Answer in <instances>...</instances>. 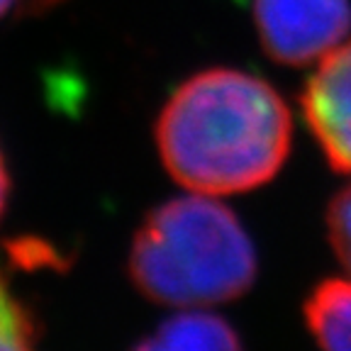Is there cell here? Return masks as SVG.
<instances>
[{"mask_svg":"<svg viewBox=\"0 0 351 351\" xmlns=\"http://www.w3.org/2000/svg\"><path fill=\"white\" fill-rule=\"evenodd\" d=\"M329 247L335 252L337 261L351 276V183L335 193L324 213Z\"/></svg>","mask_w":351,"mask_h":351,"instance_id":"8","label":"cell"},{"mask_svg":"<svg viewBox=\"0 0 351 351\" xmlns=\"http://www.w3.org/2000/svg\"><path fill=\"white\" fill-rule=\"evenodd\" d=\"M56 3H61V0H22L25 12H29V15H37V12L49 10V8L56 5Z\"/></svg>","mask_w":351,"mask_h":351,"instance_id":"10","label":"cell"},{"mask_svg":"<svg viewBox=\"0 0 351 351\" xmlns=\"http://www.w3.org/2000/svg\"><path fill=\"white\" fill-rule=\"evenodd\" d=\"M127 276L156 305L197 310L247 295L256 283L258 254L227 205L193 193L144 215L130 241Z\"/></svg>","mask_w":351,"mask_h":351,"instance_id":"2","label":"cell"},{"mask_svg":"<svg viewBox=\"0 0 351 351\" xmlns=\"http://www.w3.org/2000/svg\"><path fill=\"white\" fill-rule=\"evenodd\" d=\"M15 3H17V0H0V17L5 15V12L10 10V8L15 5Z\"/></svg>","mask_w":351,"mask_h":351,"instance_id":"11","label":"cell"},{"mask_svg":"<svg viewBox=\"0 0 351 351\" xmlns=\"http://www.w3.org/2000/svg\"><path fill=\"white\" fill-rule=\"evenodd\" d=\"M300 110L327 164L351 176V39L319 59L302 88Z\"/></svg>","mask_w":351,"mask_h":351,"instance_id":"4","label":"cell"},{"mask_svg":"<svg viewBox=\"0 0 351 351\" xmlns=\"http://www.w3.org/2000/svg\"><path fill=\"white\" fill-rule=\"evenodd\" d=\"M261 49L283 66L324 59L351 29V0H254Z\"/></svg>","mask_w":351,"mask_h":351,"instance_id":"3","label":"cell"},{"mask_svg":"<svg viewBox=\"0 0 351 351\" xmlns=\"http://www.w3.org/2000/svg\"><path fill=\"white\" fill-rule=\"evenodd\" d=\"M8 200H10V169H8L5 154H3V147H0V217L5 213Z\"/></svg>","mask_w":351,"mask_h":351,"instance_id":"9","label":"cell"},{"mask_svg":"<svg viewBox=\"0 0 351 351\" xmlns=\"http://www.w3.org/2000/svg\"><path fill=\"white\" fill-rule=\"evenodd\" d=\"M302 317L319 351H351V280L327 278L315 285Z\"/></svg>","mask_w":351,"mask_h":351,"instance_id":"6","label":"cell"},{"mask_svg":"<svg viewBox=\"0 0 351 351\" xmlns=\"http://www.w3.org/2000/svg\"><path fill=\"white\" fill-rule=\"evenodd\" d=\"M154 142L176 183L203 195H237L280 173L293 147V112L261 76L215 66L169 95Z\"/></svg>","mask_w":351,"mask_h":351,"instance_id":"1","label":"cell"},{"mask_svg":"<svg viewBox=\"0 0 351 351\" xmlns=\"http://www.w3.org/2000/svg\"><path fill=\"white\" fill-rule=\"evenodd\" d=\"M39 327L32 310L0 276V351H37Z\"/></svg>","mask_w":351,"mask_h":351,"instance_id":"7","label":"cell"},{"mask_svg":"<svg viewBox=\"0 0 351 351\" xmlns=\"http://www.w3.org/2000/svg\"><path fill=\"white\" fill-rule=\"evenodd\" d=\"M130 351H244V344L225 317L183 310L166 317Z\"/></svg>","mask_w":351,"mask_h":351,"instance_id":"5","label":"cell"}]
</instances>
